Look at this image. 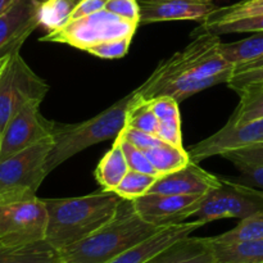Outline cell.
<instances>
[{
	"label": "cell",
	"mask_w": 263,
	"mask_h": 263,
	"mask_svg": "<svg viewBox=\"0 0 263 263\" xmlns=\"http://www.w3.org/2000/svg\"><path fill=\"white\" fill-rule=\"evenodd\" d=\"M44 200L49 215L45 240L61 252L109 222L125 199L117 193L100 189L84 197Z\"/></svg>",
	"instance_id": "cell-1"
},
{
	"label": "cell",
	"mask_w": 263,
	"mask_h": 263,
	"mask_svg": "<svg viewBox=\"0 0 263 263\" xmlns=\"http://www.w3.org/2000/svg\"><path fill=\"white\" fill-rule=\"evenodd\" d=\"M159 229L144 221L135 212L131 200H123L109 222L59 252L62 263H108Z\"/></svg>",
	"instance_id": "cell-2"
},
{
	"label": "cell",
	"mask_w": 263,
	"mask_h": 263,
	"mask_svg": "<svg viewBox=\"0 0 263 263\" xmlns=\"http://www.w3.org/2000/svg\"><path fill=\"white\" fill-rule=\"evenodd\" d=\"M220 36L198 28L197 36L184 49L172 54L157 66L153 73L135 90L138 97L148 95L162 85L179 79H204L234 68L221 53Z\"/></svg>",
	"instance_id": "cell-3"
},
{
	"label": "cell",
	"mask_w": 263,
	"mask_h": 263,
	"mask_svg": "<svg viewBox=\"0 0 263 263\" xmlns=\"http://www.w3.org/2000/svg\"><path fill=\"white\" fill-rule=\"evenodd\" d=\"M133 97L134 91L128 92L109 108L84 122L72 125L55 122L53 148L46 163L48 175L80 152L102 141L115 140L126 126L128 105Z\"/></svg>",
	"instance_id": "cell-4"
},
{
	"label": "cell",
	"mask_w": 263,
	"mask_h": 263,
	"mask_svg": "<svg viewBox=\"0 0 263 263\" xmlns=\"http://www.w3.org/2000/svg\"><path fill=\"white\" fill-rule=\"evenodd\" d=\"M53 138L40 141L0 161V203L36 197L48 176L46 163Z\"/></svg>",
	"instance_id": "cell-5"
},
{
	"label": "cell",
	"mask_w": 263,
	"mask_h": 263,
	"mask_svg": "<svg viewBox=\"0 0 263 263\" xmlns=\"http://www.w3.org/2000/svg\"><path fill=\"white\" fill-rule=\"evenodd\" d=\"M139 23L130 22L103 9L80 20L71 21L63 27L50 31L40 39L44 43L67 44L86 51L90 46L112 39L134 37Z\"/></svg>",
	"instance_id": "cell-6"
},
{
	"label": "cell",
	"mask_w": 263,
	"mask_h": 263,
	"mask_svg": "<svg viewBox=\"0 0 263 263\" xmlns=\"http://www.w3.org/2000/svg\"><path fill=\"white\" fill-rule=\"evenodd\" d=\"M49 89L50 86L26 63L20 50L13 51L0 73V134L23 105L43 102Z\"/></svg>",
	"instance_id": "cell-7"
},
{
	"label": "cell",
	"mask_w": 263,
	"mask_h": 263,
	"mask_svg": "<svg viewBox=\"0 0 263 263\" xmlns=\"http://www.w3.org/2000/svg\"><path fill=\"white\" fill-rule=\"evenodd\" d=\"M263 211V199L256 187L235 179L221 177V185L210 190L193 218L203 225L221 218H243Z\"/></svg>",
	"instance_id": "cell-8"
},
{
	"label": "cell",
	"mask_w": 263,
	"mask_h": 263,
	"mask_svg": "<svg viewBox=\"0 0 263 263\" xmlns=\"http://www.w3.org/2000/svg\"><path fill=\"white\" fill-rule=\"evenodd\" d=\"M49 215L37 197L0 203V244L23 246L45 240Z\"/></svg>",
	"instance_id": "cell-9"
},
{
	"label": "cell",
	"mask_w": 263,
	"mask_h": 263,
	"mask_svg": "<svg viewBox=\"0 0 263 263\" xmlns=\"http://www.w3.org/2000/svg\"><path fill=\"white\" fill-rule=\"evenodd\" d=\"M39 102L23 105L5 126L2 133L0 161L40 141L53 138L55 122L41 115Z\"/></svg>",
	"instance_id": "cell-10"
},
{
	"label": "cell",
	"mask_w": 263,
	"mask_h": 263,
	"mask_svg": "<svg viewBox=\"0 0 263 263\" xmlns=\"http://www.w3.org/2000/svg\"><path fill=\"white\" fill-rule=\"evenodd\" d=\"M204 195H175L149 193L138 199L131 200L135 212L158 228L185 222L193 217Z\"/></svg>",
	"instance_id": "cell-11"
},
{
	"label": "cell",
	"mask_w": 263,
	"mask_h": 263,
	"mask_svg": "<svg viewBox=\"0 0 263 263\" xmlns=\"http://www.w3.org/2000/svg\"><path fill=\"white\" fill-rule=\"evenodd\" d=\"M263 143V118L249 121L239 126H223L202 141L189 148L190 159L195 163L221 156L222 153L241 146Z\"/></svg>",
	"instance_id": "cell-12"
},
{
	"label": "cell",
	"mask_w": 263,
	"mask_h": 263,
	"mask_svg": "<svg viewBox=\"0 0 263 263\" xmlns=\"http://www.w3.org/2000/svg\"><path fill=\"white\" fill-rule=\"evenodd\" d=\"M40 3L41 0H15L0 15V58L20 50L26 39L40 26Z\"/></svg>",
	"instance_id": "cell-13"
},
{
	"label": "cell",
	"mask_w": 263,
	"mask_h": 263,
	"mask_svg": "<svg viewBox=\"0 0 263 263\" xmlns=\"http://www.w3.org/2000/svg\"><path fill=\"white\" fill-rule=\"evenodd\" d=\"M140 25L168 21H205L217 5L212 0H139Z\"/></svg>",
	"instance_id": "cell-14"
},
{
	"label": "cell",
	"mask_w": 263,
	"mask_h": 263,
	"mask_svg": "<svg viewBox=\"0 0 263 263\" xmlns=\"http://www.w3.org/2000/svg\"><path fill=\"white\" fill-rule=\"evenodd\" d=\"M221 185V177L190 162L181 170L158 177L149 193L175 195H204ZM148 193V194H149Z\"/></svg>",
	"instance_id": "cell-15"
},
{
	"label": "cell",
	"mask_w": 263,
	"mask_h": 263,
	"mask_svg": "<svg viewBox=\"0 0 263 263\" xmlns=\"http://www.w3.org/2000/svg\"><path fill=\"white\" fill-rule=\"evenodd\" d=\"M202 226L204 225L195 220L163 226L108 263H145L176 241L190 236Z\"/></svg>",
	"instance_id": "cell-16"
},
{
	"label": "cell",
	"mask_w": 263,
	"mask_h": 263,
	"mask_svg": "<svg viewBox=\"0 0 263 263\" xmlns=\"http://www.w3.org/2000/svg\"><path fill=\"white\" fill-rule=\"evenodd\" d=\"M145 263H215L211 238L186 236Z\"/></svg>",
	"instance_id": "cell-17"
},
{
	"label": "cell",
	"mask_w": 263,
	"mask_h": 263,
	"mask_svg": "<svg viewBox=\"0 0 263 263\" xmlns=\"http://www.w3.org/2000/svg\"><path fill=\"white\" fill-rule=\"evenodd\" d=\"M234 71H235V67L225 69V71L220 72L217 74H213V76L204 77V79L174 80V81L167 82V84L162 85L158 89L152 91L145 100L154 99V98L158 97H170L180 103L182 100L187 99V98L193 97V95L198 94V92L203 91V90L208 89V87L225 84V82L228 84L231 77H233Z\"/></svg>",
	"instance_id": "cell-18"
},
{
	"label": "cell",
	"mask_w": 263,
	"mask_h": 263,
	"mask_svg": "<svg viewBox=\"0 0 263 263\" xmlns=\"http://www.w3.org/2000/svg\"><path fill=\"white\" fill-rule=\"evenodd\" d=\"M128 171H130V167H128L127 159L117 136L112 148L100 159L95 170V179L100 189L115 192L116 187L120 185Z\"/></svg>",
	"instance_id": "cell-19"
},
{
	"label": "cell",
	"mask_w": 263,
	"mask_h": 263,
	"mask_svg": "<svg viewBox=\"0 0 263 263\" xmlns=\"http://www.w3.org/2000/svg\"><path fill=\"white\" fill-rule=\"evenodd\" d=\"M0 263H62L61 253L46 240L23 246L0 244Z\"/></svg>",
	"instance_id": "cell-20"
},
{
	"label": "cell",
	"mask_w": 263,
	"mask_h": 263,
	"mask_svg": "<svg viewBox=\"0 0 263 263\" xmlns=\"http://www.w3.org/2000/svg\"><path fill=\"white\" fill-rule=\"evenodd\" d=\"M212 243L215 263H263V240L233 244Z\"/></svg>",
	"instance_id": "cell-21"
},
{
	"label": "cell",
	"mask_w": 263,
	"mask_h": 263,
	"mask_svg": "<svg viewBox=\"0 0 263 263\" xmlns=\"http://www.w3.org/2000/svg\"><path fill=\"white\" fill-rule=\"evenodd\" d=\"M144 153L148 157L149 162L154 167L159 177L181 170L182 167L192 162L189 152L185 151L184 146L172 145L164 141L153 148L146 149Z\"/></svg>",
	"instance_id": "cell-22"
},
{
	"label": "cell",
	"mask_w": 263,
	"mask_h": 263,
	"mask_svg": "<svg viewBox=\"0 0 263 263\" xmlns=\"http://www.w3.org/2000/svg\"><path fill=\"white\" fill-rule=\"evenodd\" d=\"M240 98L226 126H239L263 118V84H251L235 91Z\"/></svg>",
	"instance_id": "cell-23"
},
{
	"label": "cell",
	"mask_w": 263,
	"mask_h": 263,
	"mask_svg": "<svg viewBox=\"0 0 263 263\" xmlns=\"http://www.w3.org/2000/svg\"><path fill=\"white\" fill-rule=\"evenodd\" d=\"M261 15H263V0H240L228 7H218L200 26L205 27Z\"/></svg>",
	"instance_id": "cell-24"
},
{
	"label": "cell",
	"mask_w": 263,
	"mask_h": 263,
	"mask_svg": "<svg viewBox=\"0 0 263 263\" xmlns=\"http://www.w3.org/2000/svg\"><path fill=\"white\" fill-rule=\"evenodd\" d=\"M221 53L233 66H239L263 55V31L234 43H221Z\"/></svg>",
	"instance_id": "cell-25"
},
{
	"label": "cell",
	"mask_w": 263,
	"mask_h": 263,
	"mask_svg": "<svg viewBox=\"0 0 263 263\" xmlns=\"http://www.w3.org/2000/svg\"><path fill=\"white\" fill-rule=\"evenodd\" d=\"M211 240L218 244L263 240V211L243 218L235 228L226 233L217 236H211Z\"/></svg>",
	"instance_id": "cell-26"
},
{
	"label": "cell",
	"mask_w": 263,
	"mask_h": 263,
	"mask_svg": "<svg viewBox=\"0 0 263 263\" xmlns=\"http://www.w3.org/2000/svg\"><path fill=\"white\" fill-rule=\"evenodd\" d=\"M126 126L135 130L157 135L159 127V121L152 108L151 100H145L138 97L134 90V97L128 105Z\"/></svg>",
	"instance_id": "cell-27"
},
{
	"label": "cell",
	"mask_w": 263,
	"mask_h": 263,
	"mask_svg": "<svg viewBox=\"0 0 263 263\" xmlns=\"http://www.w3.org/2000/svg\"><path fill=\"white\" fill-rule=\"evenodd\" d=\"M74 5L72 0H41L39 23L48 32L63 27L69 21Z\"/></svg>",
	"instance_id": "cell-28"
},
{
	"label": "cell",
	"mask_w": 263,
	"mask_h": 263,
	"mask_svg": "<svg viewBox=\"0 0 263 263\" xmlns=\"http://www.w3.org/2000/svg\"><path fill=\"white\" fill-rule=\"evenodd\" d=\"M157 179L158 177L152 176V175L141 174V172L130 170L127 175L123 177L122 181L120 182V185L116 187L115 193H117L125 200L138 199V198L148 194Z\"/></svg>",
	"instance_id": "cell-29"
},
{
	"label": "cell",
	"mask_w": 263,
	"mask_h": 263,
	"mask_svg": "<svg viewBox=\"0 0 263 263\" xmlns=\"http://www.w3.org/2000/svg\"><path fill=\"white\" fill-rule=\"evenodd\" d=\"M200 30L210 31V32L216 33L221 36L225 33H244V32H257V31H263V15L261 17L247 18V20L234 21L229 23H220V25L212 26H199Z\"/></svg>",
	"instance_id": "cell-30"
},
{
	"label": "cell",
	"mask_w": 263,
	"mask_h": 263,
	"mask_svg": "<svg viewBox=\"0 0 263 263\" xmlns=\"http://www.w3.org/2000/svg\"><path fill=\"white\" fill-rule=\"evenodd\" d=\"M133 37L112 39V40L98 43L87 49V53L102 59H120L127 54Z\"/></svg>",
	"instance_id": "cell-31"
},
{
	"label": "cell",
	"mask_w": 263,
	"mask_h": 263,
	"mask_svg": "<svg viewBox=\"0 0 263 263\" xmlns=\"http://www.w3.org/2000/svg\"><path fill=\"white\" fill-rule=\"evenodd\" d=\"M118 139H120L121 141L123 153H125L128 167H130L131 171L141 172V174H148L152 175V176L159 177L157 171L154 170V167L152 166V163L149 162L148 157L145 156V153H144L143 151H140V149H138L136 146H134L133 144L126 141L121 135H118Z\"/></svg>",
	"instance_id": "cell-32"
},
{
	"label": "cell",
	"mask_w": 263,
	"mask_h": 263,
	"mask_svg": "<svg viewBox=\"0 0 263 263\" xmlns=\"http://www.w3.org/2000/svg\"><path fill=\"white\" fill-rule=\"evenodd\" d=\"M151 100L152 108L158 118L159 123L163 122H179L180 117L179 102L170 97H158Z\"/></svg>",
	"instance_id": "cell-33"
},
{
	"label": "cell",
	"mask_w": 263,
	"mask_h": 263,
	"mask_svg": "<svg viewBox=\"0 0 263 263\" xmlns=\"http://www.w3.org/2000/svg\"><path fill=\"white\" fill-rule=\"evenodd\" d=\"M221 157L230 161L231 163L246 162V163L263 164V143L252 144L241 148L228 151L221 154Z\"/></svg>",
	"instance_id": "cell-34"
},
{
	"label": "cell",
	"mask_w": 263,
	"mask_h": 263,
	"mask_svg": "<svg viewBox=\"0 0 263 263\" xmlns=\"http://www.w3.org/2000/svg\"><path fill=\"white\" fill-rule=\"evenodd\" d=\"M104 9L123 18V20L140 25L139 0H107Z\"/></svg>",
	"instance_id": "cell-35"
},
{
	"label": "cell",
	"mask_w": 263,
	"mask_h": 263,
	"mask_svg": "<svg viewBox=\"0 0 263 263\" xmlns=\"http://www.w3.org/2000/svg\"><path fill=\"white\" fill-rule=\"evenodd\" d=\"M120 135L125 139L126 141H128L130 144H133L134 146H136L140 151H146V149H151L153 146L158 145V144L163 143V140L158 138L157 135H152V134L144 133V131L135 130V128H131L125 126L123 130L121 131Z\"/></svg>",
	"instance_id": "cell-36"
},
{
	"label": "cell",
	"mask_w": 263,
	"mask_h": 263,
	"mask_svg": "<svg viewBox=\"0 0 263 263\" xmlns=\"http://www.w3.org/2000/svg\"><path fill=\"white\" fill-rule=\"evenodd\" d=\"M233 164L241 174V177L238 179V181L252 187L263 189V164L246 163V162H236Z\"/></svg>",
	"instance_id": "cell-37"
},
{
	"label": "cell",
	"mask_w": 263,
	"mask_h": 263,
	"mask_svg": "<svg viewBox=\"0 0 263 263\" xmlns=\"http://www.w3.org/2000/svg\"><path fill=\"white\" fill-rule=\"evenodd\" d=\"M251 84H263V67L253 69H247V71L234 72L233 77L228 82L229 87L234 91H238L243 86Z\"/></svg>",
	"instance_id": "cell-38"
},
{
	"label": "cell",
	"mask_w": 263,
	"mask_h": 263,
	"mask_svg": "<svg viewBox=\"0 0 263 263\" xmlns=\"http://www.w3.org/2000/svg\"><path fill=\"white\" fill-rule=\"evenodd\" d=\"M105 4H107V0H80L74 5L71 15H69L68 22L87 17V15L94 14V13L99 12V10H103L105 8Z\"/></svg>",
	"instance_id": "cell-39"
},
{
	"label": "cell",
	"mask_w": 263,
	"mask_h": 263,
	"mask_svg": "<svg viewBox=\"0 0 263 263\" xmlns=\"http://www.w3.org/2000/svg\"><path fill=\"white\" fill-rule=\"evenodd\" d=\"M259 67H263V55L259 57V58L252 59V61L246 62V63H243V64H239V66L235 67V71H234V72L247 71V69L259 68Z\"/></svg>",
	"instance_id": "cell-40"
},
{
	"label": "cell",
	"mask_w": 263,
	"mask_h": 263,
	"mask_svg": "<svg viewBox=\"0 0 263 263\" xmlns=\"http://www.w3.org/2000/svg\"><path fill=\"white\" fill-rule=\"evenodd\" d=\"M14 2L15 0H0V15L4 12H7Z\"/></svg>",
	"instance_id": "cell-41"
},
{
	"label": "cell",
	"mask_w": 263,
	"mask_h": 263,
	"mask_svg": "<svg viewBox=\"0 0 263 263\" xmlns=\"http://www.w3.org/2000/svg\"><path fill=\"white\" fill-rule=\"evenodd\" d=\"M9 57L10 55L4 57V58H0V73H2L3 68H4V66H5V64H7V62H8V59H9Z\"/></svg>",
	"instance_id": "cell-42"
},
{
	"label": "cell",
	"mask_w": 263,
	"mask_h": 263,
	"mask_svg": "<svg viewBox=\"0 0 263 263\" xmlns=\"http://www.w3.org/2000/svg\"><path fill=\"white\" fill-rule=\"evenodd\" d=\"M256 192H257V194H258L259 197H261L262 199H263V190H258V189H257V187H256Z\"/></svg>",
	"instance_id": "cell-43"
},
{
	"label": "cell",
	"mask_w": 263,
	"mask_h": 263,
	"mask_svg": "<svg viewBox=\"0 0 263 263\" xmlns=\"http://www.w3.org/2000/svg\"><path fill=\"white\" fill-rule=\"evenodd\" d=\"M72 2H73V3H74V4H77V3H79V2H80V0H72Z\"/></svg>",
	"instance_id": "cell-44"
},
{
	"label": "cell",
	"mask_w": 263,
	"mask_h": 263,
	"mask_svg": "<svg viewBox=\"0 0 263 263\" xmlns=\"http://www.w3.org/2000/svg\"><path fill=\"white\" fill-rule=\"evenodd\" d=\"M0 146H2V134H0Z\"/></svg>",
	"instance_id": "cell-45"
}]
</instances>
